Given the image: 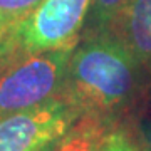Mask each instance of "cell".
Returning a JSON list of instances; mask_svg holds the SVG:
<instances>
[{
    "mask_svg": "<svg viewBox=\"0 0 151 151\" xmlns=\"http://www.w3.org/2000/svg\"><path fill=\"white\" fill-rule=\"evenodd\" d=\"M81 108L69 97H55L35 109L0 119V151H34L59 139L77 121Z\"/></svg>",
    "mask_w": 151,
    "mask_h": 151,
    "instance_id": "obj_4",
    "label": "cell"
},
{
    "mask_svg": "<svg viewBox=\"0 0 151 151\" xmlns=\"http://www.w3.org/2000/svg\"><path fill=\"white\" fill-rule=\"evenodd\" d=\"M74 47L0 59V119L60 97Z\"/></svg>",
    "mask_w": 151,
    "mask_h": 151,
    "instance_id": "obj_2",
    "label": "cell"
},
{
    "mask_svg": "<svg viewBox=\"0 0 151 151\" xmlns=\"http://www.w3.org/2000/svg\"><path fill=\"white\" fill-rule=\"evenodd\" d=\"M91 4L92 0H42L30 15L14 25L5 57L74 47Z\"/></svg>",
    "mask_w": 151,
    "mask_h": 151,
    "instance_id": "obj_3",
    "label": "cell"
},
{
    "mask_svg": "<svg viewBox=\"0 0 151 151\" xmlns=\"http://www.w3.org/2000/svg\"><path fill=\"white\" fill-rule=\"evenodd\" d=\"M111 134L108 123L97 114H87L76 121L62 136L57 151H101Z\"/></svg>",
    "mask_w": 151,
    "mask_h": 151,
    "instance_id": "obj_6",
    "label": "cell"
},
{
    "mask_svg": "<svg viewBox=\"0 0 151 151\" xmlns=\"http://www.w3.org/2000/svg\"><path fill=\"white\" fill-rule=\"evenodd\" d=\"M101 151H139L123 133H111Z\"/></svg>",
    "mask_w": 151,
    "mask_h": 151,
    "instance_id": "obj_9",
    "label": "cell"
},
{
    "mask_svg": "<svg viewBox=\"0 0 151 151\" xmlns=\"http://www.w3.org/2000/svg\"><path fill=\"white\" fill-rule=\"evenodd\" d=\"M138 60L119 35H87L72 50L65 89L81 111L101 114L123 106L136 81Z\"/></svg>",
    "mask_w": 151,
    "mask_h": 151,
    "instance_id": "obj_1",
    "label": "cell"
},
{
    "mask_svg": "<svg viewBox=\"0 0 151 151\" xmlns=\"http://www.w3.org/2000/svg\"><path fill=\"white\" fill-rule=\"evenodd\" d=\"M131 0H92L87 14V35L111 32Z\"/></svg>",
    "mask_w": 151,
    "mask_h": 151,
    "instance_id": "obj_7",
    "label": "cell"
},
{
    "mask_svg": "<svg viewBox=\"0 0 151 151\" xmlns=\"http://www.w3.org/2000/svg\"><path fill=\"white\" fill-rule=\"evenodd\" d=\"M42 0H0V14L7 20L17 25L27 15H30Z\"/></svg>",
    "mask_w": 151,
    "mask_h": 151,
    "instance_id": "obj_8",
    "label": "cell"
},
{
    "mask_svg": "<svg viewBox=\"0 0 151 151\" xmlns=\"http://www.w3.org/2000/svg\"><path fill=\"white\" fill-rule=\"evenodd\" d=\"M12 30H14V24H10L0 14V59H4L9 54V44H10Z\"/></svg>",
    "mask_w": 151,
    "mask_h": 151,
    "instance_id": "obj_10",
    "label": "cell"
},
{
    "mask_svg": "<svg viewBox=\"0 0 151 151\" xmlns=\"http://www.w3.org/2000/svg\"><path fill=\"white\" fill-rule=\"evenodd\" d=\"M60 139H62V138H59V139H54V141H50V143H47V145L40 146V148H37V150H34V151H57V146H59Z\"/></svg>",
    "mask_w": 151,
    "mask_h": 151,
    "instance_id": "obj_12",
    "label": "cell"
},
{
    "mask_svg": "<svg viewBox=\"0 0 151 151\" xmlns=\"http://www.w3.org/2000/svg\"><path fill=\"white\" fill-rule=\"evenodd\" d=\"M143 136H145V145H146V150L151 151V119L145 124V133H143Z\"/></svg>",
    "mask_w": 151,
    "mask_h": 151,
    "instance_id": "obj_11",
    "label": "cell"
},
{
    "mask_svg": "<svg viewBox=\"0 0 151 151\" xmlns=\"http://www.w3.org/2000/svg\"><path fill=\"white\" fill-rule=\"evenodd\" d=\"M119 37L139 64H151V0H131L119 17Z\"/></svg>",
    "mask_w": 151,
    "mask_h": 151,
    "instance_id": "obj_5",
    "label": "cell"
}]
</instances>
